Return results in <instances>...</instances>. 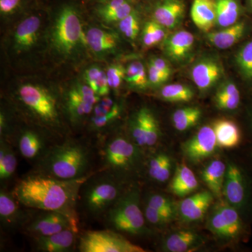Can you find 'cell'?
<instances>
[{
    "mask_svg": "<svg viewBox=\"0 0 252 252\" xmlns=\"http://www.w3.org/2000/svg\"><path fill=\"white\" fill-rule=\"evenodd\" d=\"M94 106L86 102L75 87L67 93L66 97V109L71 122L77 124L91 114Z\"/></svg>",
    "mask_w": 252,
    "mask_h": 252,
    "instance_id": "28",
    "label": "cell"
},
{
    "mask_svg": "<svg viewBox=\"0 0 252 252\" xmlns=\"http://www.w3.org/2000/svg\"><path fill=\"white\" fill-rule=\"evenodd\" d=\"M78 230L69 228L59 233L34 238L36 250L45 252H69L74 246Z\"/></svg>",
    "mask_w": 252,
    "mask_h": 252,
    "instance_id": "14",
    "label": "cell"
},
{
    "mask_svg": "<svg viewBox=\"0 0 252 252\" xmlns=\"http://www.w3.org/2000/svg\"><path fill=\"white\" fill-rule=\"evenodd\" d=\"M223 194L227 203L240 210L248 201V188L246 178L241 169L230 162L227 166Z\"/></svg>",
    "mask_w": 252,
    "mask_h": 252,
    "instance_id": "12",
    "label": "cell"
},
{
    "mask_svg": "<svg viewBox=\"0 0 252 252\" xmlns=\"http://www.w3.org/2000/svg\"><path fill=\"white\" fill-rule=\"evenodd\" d=\"M91 154L84 144L69 140L49 149L39 163V174L60 179L76 180L87 175Z\"/></svg>",
    "mask_w": 252,
    "mask_h": 252,
    "instance_id": "2",
    "label": "cell"
},
{
    "mask_svg": "<svg viewBox=\"0 0 252 252\" xmlns=\"http://www.w3.org/2000/svg\"><path fill=\"white\" fill-rule=\"evenodd\" d=\"M21 0H0V11L1 14H9L17 9Z\"/></svg>",
    "mask_w": 252,
    "mask_h": 252,
    "instance_id": "49",
    "label": "cell"
},
{
    "mask_svg": "<svg viewBox=\"0 0 252 252\" xmlns=\"http://www.w3.org/2000/svg\"><path fill=\"white\" fill-rule=\"evenodd\" d=\"M236 63L244 77L252 79V41L238 51Z\"/></svg>",
    "mask_w": 252,
    "mask_h": 252,
    "instance_id": "39",
    "label": "cell"
},
{
    "mask_svg": "<svg viewBox=\"0 0 252 252\" xmlns=\"http://www.w3.org/2000/svg\"><path fill=\"white\" fill-rule=\"evenodd\" d=\"M40 20L35 16H30L18 25L14 34L16 49L25 51L31 49L37 40L40 28Z\"/></svg>",
    "mask_w": 252,
    "mask_h": 252,
    "instance_id": "20",
    "label": "cell"
},
{
    "mask_svg": "<svg viewBox=\"0 0 252 252\" xmlns=\"http://www.w3.org/2000/svg\"><path fill=\"white\" fill-rule=\"evenodd\" d=\"M81 189L79 199L83 207L94 217L104 216L125 192L117 175L107 170L89 177Z\"/></svg>",
    "mask_w": 252,
    "mask_h": 252,
    "instance_id": "3",
    "label": "cell"
},
{
    "mask_svg": "<svg viewBox=\"0 0 252 252\" xmlns=\"http://www.w3.org/2000/svg\"><path fill=\"white\" fill-rule=\"evenodd\" d=\"M228 225L230 238H238L243 233V223L236 208L227 202H220L216 206Z\"/></svg>",
    "mask_w": 252,
    "mask_h": 252,
    "instance_id": "34",
    "label": "cell"
},
{
    "mask_svg": "<svg viewBox=\"0 0 252 252\" xmlns=\"http://www.w3.org/2000/svg\"><path fill=\"white\" fill-rule=\"evenodd\" d=\"M207 226L212 233L220 238L231 239L228 225L217 207L212 210L207 221Z\"/></svg>",
    "mask_w": 252,
    "mask_h": 252,
    "instance_id": "38",
    "label": "cell"
},
{
    "mask_svg": "<svg viewBox=\"0 0 252 252\" xmlns=\"http://www.w3.org/2000/svg\"><path fill=\"white\" fill-rule=\"evenodd\" d=\"M147 204L160 210V212L170 214L173 216L175 215V205L170 198L165 195L152 194L148 197Z\"/></svg>",
    "mask_w": 252,
    "mask_h": 252,
    "instance_id": "42",
    "label": "cell"
},
{
    "mask_svg": "<svg viewBox=\"0 0 252 252\" xmlns=\"http://www.w3.org/2000/svg\"><path fill=\"white\" fill-rule=\"evenodd\" d=\"M172 160L167 154H155L149 160L148 174L150 178L158 182H165L171 175Z\"/></svg>",
    "mask_w": 252,
    "mask_h": 252,
    "instance_id": "29",
    "label": "cell"
},
{
    "mask_svg": "<svg viewBox=\"0 0 252 252\" xmlns=\"http://www.w3.org/2000/svg\"><path fill=\"white\" fill-rule=\"evenodd\" d=\"M102 71V69L97 66H91V67L88 68L84 72V79H85L86 83L94 90L95 88L96 81L98 79Z\"/></svg>",
    "mask_w": 252,
    "mask_h": 252,
    "instance_id": "48",
    "label": "cell"
},
{
    "mask_svg": "<svg viewBox=\"0 0 252 252\" xmlns=\"http://www.w3.org/2000/svg\"><path fill=\"white\" fill-rule=\"evenodd\" d=\"M79 250L81 252H145L122 235L109 230L86 232L79 240Z\"/></svg>",
    "mask_w": 252,
    "mask_h": 252,
    "instance_id": "8",
    "label": "cell"
},
{
    "mask_svg": "<svg viewBox=\"0 0 252 252\" xmlns=\"http://www.w3.org/2000/svg\"><path fill=\"white\" fill-rule=\"evenodd\" d=\"M245 31V23L239 22L218 32L207 34L208 41L220 49H226L234 45L243 36Z\"/></svg>",
    "mask_w": 252,
    "mask_h": 252,
    "instance_id": "26",
    "label": "cell"
},
{
    "mask_svg": "<svg viewBox=\"0 0 252 252\" xmlns=\"http://www.w3.org/2000/svg\"><path fill=\"white\" fill-rule=\"evenodd\" d=\"M121 113H122V108L121 106L119 105L117 108L114 109L108 114L102 116H93L91 119V129L98 131L105 128L120 117Z\"/></svg>",
    "mask_w": 252,
    "mask_h": 252,
    "instance_id": "41",
    "label": "cell"
},
{
    "mask_svg": "<svg viewBox=\"0 0 252 252\" xmlns=\"http://www.w3.org/2000/svg\"><path fill=\"white\" fill-rule=\"evenodd\" d=\"M88 177L66 180L35 174L20 181L12 193L23 206L61 212L78 222L76 207L81 187Z\"/></svg>",
    "mask_w": 252,
    "mask_h": 252,
    "instance_id": "1",
    "label": "cell"
},
{
    "mask_svg": "<svg viewBox=\"0 0 252 252\" xmlns=\"http://www.w3.org/2000/svg\"><path fill=\"white\" fill-rule=\"evenodd\" d=\"M220 73L221 70L217 61L205 59L192 68L191 77L199 90L206 91L219 80Z\"/></svg>",
    "mask_w": 252,
    "mask_h": 252,
    "instance_id": "15",
    "label": "cell"
},
{
    "mask_svg": "<svg viewBox=\"0 0 252 252\" xmlns=\"http://www.w3.org/2000/svg\"><path fill=\"white\" fill-rule=\"evenodd\" d=\"M18 100L34 120L52 130L61 127V114L56 97L45 88L26 84L18 90Z\"/></svg>",
    "mask_w": 252,
    "mask_h": 252,
    "instance_id": "4",
    "label": "cell"
},
{
    "mask_svg": "<svg viewBox=\"0 0 252 252\" xmlns=\"http://www.w3.org/2000/svg\"><path fill=\"white\" fill-rule=\"evenodd\" d=\"M76 89L81 94L83 99L88 103L95 105L97 102L100 100L101 97L97 95L94 92V89L90 87L89 85H84V84H79L75 86Z\"/></svg>",
    "mask_w": 252,
    "mask_h": 252,
    "instance_id": "45",
    "label": "cell"
},
{
    "mask_svg": "<svg viewBox=\"0 0 252 252\" xmlns=\"http://www.w3.org/2000/svg\"><path fill=\"white\" fill-rule=\"evenodd\" d=\"M214 196L211 191L203 190L182 200L178 209L182 220L189 223L202 220L213 202Z\"/></svg>",
    "mask_w": 252,
    "mask_h": 252,
    "instance_id": "13",
    "label": "cell"
},
{
    "mask_svg": "<svg viewBox=\"0 0 252 252\" xmlns=\"http://www.w3.org/2000/svg\"><path fill=\"white\" fill-rule=\"evenodd\" d=\"M218 146L213 127H202L190 140L182 147L184 154L190 161L199 162L211 157Z\"/></svg>",
    "mask_w": 252,
    "mask_h": 252,
    "instance_id": "11",
    "label": "cell"
},
{
    "mask_svg": "<svg viewBox=\"0 0 252 252\" xmlns=\"http://www.w3.org/2000/svg\"><path fill=\"white\" fill-rule=\"evenodd\" d=\"M18 203V200L12 193H8L1 189L0 192V219L3 224L11 228L21 224L24 216Z\"/></svg>",
    "mask_w": 252,
    "mask_h": 252,
    "instance_id": "24",
    "label": "cell"
},
{
    "mask_svg": "<svg viewBox=\"0 0 252 252\" xmlns=\"http://www.w3.org/2000/svg\"><path fill=\"white\" fill-rule=\"evenodd\" d=\"M121 32L130 40H135L140 31V21L135 12L132 11L130 15L119 22Z\"/></svg>",
    "mask_w": 252,
    "mask_h": 252,
    "instance_id": "40",
    "label": "cell"
},
{
    "mask_svg": "<svg viewBox=\"0 0 252 252\" xmlns=\"http://www.w3.org/2000/svg\"><path fill=\"white\" fill-rule=\"evenodd\" d=\"M165 28L157 21H149L144 26L142 33V42L147 48L153 47L165 39Z\"/></svg>",
    "mask_w": 252,
    "mask_h": 252,
    "instance_id": "37",
    "label": "cell"
},
{
    "mask_svg": "<svg viewBox=\"0 0 252 252\" xmlns=\"http://www.w3.org/2000/svg\"><path fill=\"white\" fill-rule=\"evenodd\" d=\"M144 217L149 223L155 225H162L171 221L173 215L160 212V210L146 204Z\"/></svg>",
    "mask_w": 252,
    "mask_h": 252,
    "instance_id": "43",
    "label": "cell"
},
{
    "mask_svg": "<svg viewBox=\"0 0 252 252\" xmlns=\"http://www.w3.org/2000/svg\"><path fill=\"white\" fill-rule=\"evenodd\" d=\"M226 169L224 162L215 160L209 162L202 170L201 177L203 182L217 198H220L223 194Z\"/></svg>",
    "mask_w": 252,
    "mask_h": 252,
    "instance_id": "21",
    "label": "cell"
},
{
    "mask_svg": "<svg viewBox=\"0 0 252 252\" xmlns=\"http://www.w3.org/2000/svg\"><path fill=\"white\" fill-rule=\"evenodd\" d=\"M132 12L127 0H111L99 10V15L107 23L119 22Z\"/></svg>",
    "mask_w": 252,
    "mask_h": 252,
    "instance_id": "30",
    "label": "cell"
},
{
    "mask_svg": "<svg viewBox=\"0 0 252 252\" xmlns=\"http://www.w3.org/2000/svg\"><path fill=\"white\" fill-rule=\"evenodd\" d=\"M129 128L132 141L140 147H153L160 138L158 122L147 107H142L134 114Z\"/></svg>",
    "mask_w": 252,
    "mask_h": 252,
    "instance_id": "9",
    "label": "cell"
},
{
    "mask_svg": "<svg viewBox=\"0 0 252 252\" xmlns=\"http://www.w3.org/2000/svg\"><path fill=\"white\" fill-rule=\"evenodd\" d=\"M149 82L153 86H159L168 79L163 73L157 69L150 62L148 67Z\"/></svg>",
    "mask_w": 252,
    "mask_h": 252,
    "instance_id": "47",
    "label": "cell"
},
{
    "mask_svg": "<svg viewBox=\"0 0 252 252\" xmlns=\"http://www.w3.org/2000/svg\"><path fill=\"white\" fill-rule=\"evenodd\" d=\"M140 147L123 136L112 137L104 144L102 160L106 170L114 175L131 171L142 158Z\"/></svg>",
    "mask_w": 252,
    "mask_h": 252,
    "instance_id": "7",
    "label": "cell"
},
{
    "mask_svg": "<svg viewBox=\"0 0 252 252\" xmlns=\"http://www.w3.org/2000/svg\"><path fill=\"white\" fill-rule=\"evenodd\" d=\"M240 97V91L233 83L228 82L220 88L215 98H226V97Z\"/></svg>",
    "mask_w": 252,
    "mask_h": 252,
    "instance_id": "46",
    "label": "cell"
},
{
    "mask_svg": "<svg viewBox=\"0 0 252 252\" xmlns=\"http://www.w3.org/2000/svg\"><path fill=\"white\" fill-rule=\"evenodd\" d=\"M86 39L91 50L98 54L110 52L115 49L118 44L117 36L114 34L97 28H91Z\"/></svg>",
    "mask_w": 252,
    "mask_h": 252,
    "instance_id": "27",
    "label": "cell"
},
{
    "mask_svg": "<svg viewBox=\"0 0 252 252\" xmlns=\"http://www.w3.org/2000/svg\"><path fill=\"white\" fill-rule=\"evenodd\" d=\"M213 128L219 147L233 149L240 144L241 132L238 125L233 121L220 119L214 124Z\"/></svg>",
    "mask_w": 252,
    "mask_h": 252,
    "instance_id": "23",
    "label": "cell"
},
{
    "mask_svg": "<svg viewBox=\"0 0 252 252\" xmlns=\"http://www.w3.org/2000/svg\"><path fill=\"white\" fill-rule=\"evenodd\" d=\"M125 80L136 89L147 88L149 82L144 64L140 61L130 63L126 69Z\"/></svg>",
    "mask_w": 252,
    "mask_h": 252,
    "instance_id": "36",
    "label": "cell"
},
{
    "mask_svg": "<svg viewBox=\"0 0 252 252\" xmlns=\"http://www.w3.org/2000/svg\"><path fill=\"white\" fill-rule=\"evenodd\" d=\"M217 23L220 27H229L238 21L240 8L235 0H217Z\"/></svg>",
    "mask_w": 252,
    "mask_h": 252,
    "instance_id": "31",
    "label": "cell"
},
{
    "mask_svg": "<svg viewBox=\"0 0 252 252\" xmlns=\"http://www.w3.org/2000/svg\"><path fill=\"white\" fill-rule=\"evenodd\" d=\"M194 41L193 34L189 32H177L165 41V54L173 61H183L192 51Z\"/></svg>",
    "mask_w": 252,
    "mask_h": 252,
    "instance_id": "18",
    "label": "cell"
},
{
    "mask_svg": "<svg viewBox=\"0 0 252 252\" xmlns=\"http://www.w3.org/2000/svg\"><path fill=\"white\" fill-rule=\"evenodd\" d=\"M198 187L195 174L185 164H181L176 170L170 185V190L179 197H185L193 193Z\"/></svg>",
    "mask_w": 252,
    "mask_h": 252,
    "instance_id": "22",
    "label": "cell"
},
{
    "mask_svg": "<svg viewBox=\"0 0 252 252\" xmlns=\"http://www.w3.org/2000/svg\"><path fill=\"white\" fill-rule=\"evenodd\" d=\"M0 144V180L1 182L11 178L17 167V158L8 142L1 138Z\"/></svg>",
    "mask_w": 252,
    "mask_h": 252,
    "instance_id": "32",
    "label": "cell"
},
{
    "mask_svg": "<svg viewBox=\"0 0 252 252\" xmlns=\"http://www.w3.org/2000/svg\"><path fill=\"white\" fill-rule=\"evenodd\" d=\"M18 147L25 158L32 160L42 157L45 150L46 142L37 132L25 130L18 137Z\"/></svg>",
    "mask_w": 252,
    "mask_h": 252,
    "instance_id": "25",
    "label": "cell"
},
{
    "mask_svg": "<svg viewBox=\"0 0 252 252\" xmlns=\"http://www.w3.org/2000/svg\"><path fill=\"white\" fill-rule=\"evenodd\" d=\"M203 238L190 230L175 232L167 237L162 244L164 251L168 252H186L203 245Z\"/></svg>",
    "mask_w": 252,
    "mask_h": 252,
    "instance_id": "17",
    "label": "cell"
},
{
    "mask_svg": "<svg viewBox=\"0 0 252 252\" xmlns=\"http://www.w3.org/2000/svg\"><path fill=\"white\" fill-rule=\"evenodd\" d=\"M150 63L159 71L163 73L166 77H170V74H171V69L165 60L160 59V58H153L151 59Z\"/></svg>",
    "mask_w": 252,
    "mask_h": 252,
    "instance_id": "50",
    "label": "cell"
},
{
    "mask_svg": "<svg viewBox=\"0 0 252 252\" xmlns=\"http://www.w3.org/2000/svg\"><path fill=\"white\" fill-rule=\"evenodd\" d=\"M185 14V5L180 0H165L156 8L155 21L165 28L176 27Z\"/></svg>",
    "mask_w": 252,
    "mask_h": 252,
    "instance_id": "19",
    "label": "cell"
},
{
    "mask_svg": "<svg viewBox=\"0 0 252 252\" xmlns=\"http://www.w3.org/2000/svg\"><path fill=\"white\" fill-rule=\"evenodd\" d=\"M194 24L204 32L211 31L217 23V4L215 0H194L190 10Z\"/></svg>",
    "mask_w": 252,
    "mask_h": 252,
    "instance_id": "16",
    "label": "cell"
},
{
    "mask_svg": "<svg viewBox=\"0 0 252 252\" xmlns=\"http://www.w3.org/2000/svg\"><path fill=\"white\" fill-rule=\"evenodd\" d=\"M106 74L109 88L117 89L125 79L126 69L120 64H112L109 66Z\"/></svg>",
    "mask_w": 252,
    "mask_h": 252,
    "instance_id": "44",
    "label": "cell"
},
{
    "mask_svg": "<svg viewBox=\"0 0 252 252\" xmlns=\"http://www.w3.org/2000/svg\"><path fill=\"white\" fill-rule=\"evenodd\" d=\"M84 41L82 25L76 10L66 6L59 11L53 26L51 42L63 56L72 55Z\"/></svg>",
    "mask_w": 252,
    "mask_h": 252,
    "instance_id": "6",
    "label": "cell"
},
{
    "mask_svg": "<svg viewBox=\"0 0 252 252\" xmlns=\"http://www.w3.org/2000/svg\"><path fill=\"white\" fill-rule=\"evenodd\" d=\"M44 212L28 225L27 232L34 238L54 234L69 228L78 230V222L67 215L59 212Z\"/></svg>",
    "mask_w": 252,
    "mask_h": 252,
    "instance_id": "10",
    "label": "cell"
},
{
    "mask_svg": "<svg viewBox=\"0 0 252 252\" xmlns=\"http://www.w3.org/2000/svg\"><path fill=\"white\" fill-rule=\"evenodd\" d=\"M202 112L196 107L179 109L172 115L174 127L179 131H185L196 125L201 117Z\"/></svg>",
    "mask_w": 252,
    "mask_h": 252,
    "instance_id": "33",
    "label": "cell"
},
{
    "mask_svg": "<svg viewBox=\"0 0 252 252\" xmlns=\"http://www.w3.org/2000/svg\"><path fill=\"white\" fill-rule=\"evenodd\" d=\"M193 95L192 89L182 84H169L160 91V97L168 102H189L193 99Z\"/></svg>",
    "mask_w": 252,
    "mask_h": 252,
    "instance_id": "35",
    "label": "cell"
},
{
    "mask_svg": "<svg viewBox=\"0 0 252 252\" xmlns=\"http://www.w3.org/2000/svg\"><path fill=\"white\" fill-rule=\"evenodd\" d=\"M114 230L130 235H142L146 231L145 217L140 207V191L130 189L104 215Z\"/></svg>",
    "mask_w": 252,
    "mask_h": 252,
    "instance_id": "5",
    "label": "cell"
}]
</instances>
